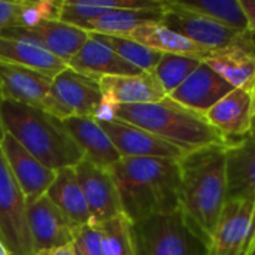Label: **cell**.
I'll return each mask as SVG.
<instances>
[{
  "label": "cell",
  "mask_w": 255,
  "mask_h": 255,
  "mask_svg": "<svg viewBox=\"0 0 255 255\" xmlns=\"http://www.w3.org/2000/svg\"><path fill=\"white\" fill-rule=\"evenodd\" d=\"M109 172L131 223L179 211V161L124 157Z\"/></svg>",
  "instance_id": "cell-1"
},
{
  "label": "cell",
  "mask_w": 255,
  "mask_h": 255,
  "mask_svg": "<svg viewBox=\"0 0 255 255\" xmlns=\"http://www.w3.org/2000/svg\"><path fill=\"white\" fill-rule=\"evenodd\" d=\"M226 149L227 146H208L179 160V211L209 247L227 200Z\"/></svg>",
  "instance_id": "cell-2"
},
{
  "label": "cell",
  "mask_w": 255,
  "mask_h": 255,
  "mask_svg": "<svg viewBox=\"0 0 255 255\" xmlns=\"http://www.w3.org/2000/svg\"><path fill=\"white\" fill-rule=\"evenodd\" d=\"M1 123L33 157L43 166L58 170L75 167L84 154L63 121L40 108L1 100Z\"/></svg>",
  "instance_id": "cell-3"
},
{
  "label": "cell",
  "mask_w": 255,
  "mask_h": 255,
  "mask_svg": "<svg viewBox=\"0 0 255 255\" xmlns=\"http://www.w3.org/2000/svg\"><path fill=\"white\" fill-rule=\"evenodd\" d=\"M117 120L145 128L185 152L208 146H229L205 115L182 106L169 96L157 103L121 105Z\"/></svg>",
  "instance_id": "cell-4"
},
{
  "label": "cell",
  "mask_w": 255,
  "mask_h": 255,
  "mask_svg": "<svg viewBox=\"0 0 255 255\" xmlns=\"http://www.w3.org/2000/svg\"><path fill=\"white\" fill-rule=\"evenodd\" d=\"M134 255H208L209 245L191 229L181 211L131 224Z\"/></svg>",
  "instance_id": "cell-5"
},
{
  "label": "cell",
  "mask_w": 255,
  "mask_h": 255,
  "mask_svg": "<svg viewBox=\"0 0 255 255\" xmlns=\"http://www.w3.org/2000/svg\"><path fill=\"white\" fill-rule=\"evenodd\" d=\"M100 100L99 81L67 67L54 76L40 109L61 121L78 117L93 118Z\"/></svg>",
  "instance_id": "cell-6"
},
{
  "label": "cell",
  "mask_w": 255,
  "mask_h": 255,
  "mask_svg": "<svg viewBox=\"0 0 255 255\" xmlns=\"http://www.w3.org/2000/svg\"><path fill=\"white\" fill-rule=\"evenodd\" d=\"M25 208V199L0 151V238L10 255H36Z\"/></svg>",
  "instance_id": "cell-7"
},
{
  "label": "cell",
  "mask_w": 255,
  "mask_h": 255,
  "mask_svg": "<svg viewBox=\"0 0 255 255\" xmlns=\"http://www.w3.org/2000/svg\"><path fill=\"white\" fill-rule=\"evenodd\" d=\"M161 24L185 36L208 52L224 49L242 40L250 31L241 33L199 13L178 7L172 0H166Z\"/></svg>",
  "instance_id": "cell-8"
},
{
  "label": "cell",
  "mask_w": 255,
  "mask_h": 255,
  "mask_svg": "<svg viewBox=\"0 0 255 255\" xmlns=\"http://www.w3.org/2000/svg\"><path fill=\"white\" fill-rule=\"evenodd\" d=\"M255 238V202L244 197L227 199L209 250L220 254H230L245 250Z\"/></svg>",
  "instance_id": "cell-9"
},
{
  "label": "cell",
  "mask_w": 255,
  "mask_h": 255,
  "mask_svg": "<svg viewBox=\"0 0 255 255\" xmlns=\"http://www.w3.org/2000/svg\"><path fill=\"white\" fill-rule=\"evenodd\" d=\"M75 173L90 211L91 224H100L124 215L120 194L109 169L82 160L75 166Z\"/></svg>",
  "instance_id": "cell-10"
},
{
  "label": "cell",
  "mask_w": 255,
  "mask_h": 255,
  "mask_svg": "<svg viewBox=\"0 0 255 255\" xmlns=\"http://www.w3.org/2000/svg\"><path fill=\"white\" fill-rule=\"evenodd\" d=\"M0 151L25 199V205L46 194L57 170L43 166L7 131L0 142Z\"/></svg>",
  "instance_id": "cell-11"
},
{
  "label": "cell",
  "mask_w": 255,
  "mask_h": 255,
  "mask_svg": "<svg viewBox=\"0 0 255 255\" xmlns=\"http://www.w3.org/2000/svg\"><path fill=\"white\" fill-rule=\"evenodd\" d=\"M25 212L34 254L39 255L54 248L72 245L76 227L46 194L28 203Z\"/></svg>",
  "instance_id": "cell-12"
},
{
  "label": "cell",
  "mask_w": 255,
  "mask_h": 255,
  "mask_svg": "<svg viewBox=\"0 0 255 255\" xmlns=\"http://www.w3.org/2000/svg\"><path fill=\"white\" fill-rule=\"evenodd\" d=\"M106 134L111 137L114 146L120 152L121 158H166L179 161L185 154L184 149L169 143L167 140L152 134L151 131L137 126L114 120L109 123H99Z\"/></svg>",
  "instance_id": "cell-13"
},
{
  "label": "cell",
  "mask_w": 255,
  "mask_h": 255,
  "mask_svg": "<svg viewBox=\"0 0 255 255\" xmlns=\"http://www.w3.org/2000/svg\"><path fill=\"white\" fill-rule=\"evenodd\" d=\"M254 115L255 100L251 87L235 88L226 97H223L205 117L230 145L251 136Z\"/></svg>",
  "instance_id": "cell-14"
},
{
  "label": "cell",
  "mask_w": 255,
  "mask_h": 255,
  "mask_svg": "<svg viewBox=\"0 0 255 255\" xmlns=\"http://www.w3.org/2000/svg\"><path fill=\"white\" fill-rule=\"evenodd\" d=\"M0 34L33 42L66 63L81 49L90 36L85 30L57 19L42 21L33 27H7L0 30Z\"/></svg>",
  "instance_id": "cell-15"
},
{
  "label": "cell",
  "mask_w": 255,
  "mask_h": 255,
  "mask_svg": "<svg viewBox=\"0 0 255 255\" xmlns=\"http://www.w3.org/2000/svg\"><path fill=\"white\" fill-rule=\"evenodd\" d=\"M233 90L235 88L227 81L202 61V64L172 94H169V97L200 115H206Z\"/></svg>",
  "instance_id": "cell-16"
},
{
  "label": "cell",
  "mask_w": 255,
  "mask_h": 255,
  "mask_svg": "<svg viewBox=\"0 0 255 255\" xmlns=\"http://www.w3.org/2000/svg\"><path fill=\"white\" fill-rule=\"evenodd\" d=\"M203 63L214 69L233 88H251L255 81V40L248 33L224 49L209 52Z\"/></svg>",
  "instance_id": "cell-17"
},
{
  "label": "cell",
  "mask_w": 255,
  "mask_h": 255,
  "mask_svg": "<svg viewBox=\"0 0 255 255\" xmlns=\"http://www.w3.org/2000/svg\"><path fill=\"white\" fill-rule=\"evenodd\" d=\"M67 67L97 81L103 76H128L142 73L140 69L121 58L93 34L88 36L81 49L67 61Z\"/></svg>",
  "instance_id": "cell-18"
},
{
  "label": "cell",
  "mask_w": 255,
  "mask_h": 255,
  "mask_svg": "<svg viewBox=\"0 0 255 255\" xmlns=\"http://www.w3.org/2000/svg\"><path fill=\"white\" fill-rule=\"evenodd\" d=\"M54 76L16 66L0 64V99L40 108Z\"/></svg>",
  "instance_id": "cell-19"
},
{
  "label": "cell",
  "mask_w": 255,
  "mask_h": 255,
  "mask_svg": "<svg viewBox=\"0 0 255 255\" xmlns=\"http://www.w3.org/2000/svg\"><path fill=\"white\" fill-rule=\"evenodd\" d=\"M102 96L117 105L157 103L167 97V93L152 72H142L128 76H103L99 79Z\"/></svg>",
  "instance_id": "cell-20"
},
{
  "label": "cell",
  "mask_w": 255,
  "mask_h": 255,
  "mask_svg": "<svg viewBox=\"0 0 255 255\" xmlns=\"http://www.w3.org/2000/svg\"><path fill=\"white\" fill-rule=\"evenodd\" d=\"M64 127L75 139L84 154V160L100 167L109 169L121 160L120 152L114 146L111 137L102 126L91 117H78L63 121Z\"/></svg>",
  "instance_id": "cell-21"
},
{
  "label": "cell",
  "mask_w": 255,
  "mask_h": 255,
  "mask_svg": "<svg viewBox=\"0 0 255 255\" xmlns=\"http://www.w3.org/2000/svg\"><path fill=\"white\" fill-rule=\"evenodd\" d=\"M166 0H58L57 21L82 28L99 16L118 9H160Z\"/></svg>",
  "instance_id": "cell-22"
},
{
  "label": "cell",
  "mask_w": 255,
  "mask_h": 255,
  "mask_svg": "<svg viewBox=\"0 0 255 255\" xmlns=\"http://www.w3.org/2000/svg\"><path fill=\"white\" fill-rule=\"evenodd\" d=\"M227 199L244 197L255 202V137L250 136L226 149Z\"/></svg>",
  "instance_id": "cell-23"
},
{
  "label": "cell",
  "mask_w": 255,
  "mask_h": 255,
  "mask_svg": "<svg viewBox=\"0 0 255 255\" xmlns=\"http://www.w3.org/2000/svg\"><path fill=\"white\" fill-rule=\"evenodd\" d=\"M0 64L27 67L48 75H58L67 69V63L45 48L16 37L0 34Z\"/></svg>",
  "instance_id": "cell-24"
},
{
  "label": "cell",
  "mask_w": 255,
  "mask_h": 255,
  "mask_svg": "<svg viewBox=\"0 0 255 255\" xmlns=\"http://www.w3.org/2000/svg\"><path fill=\"white\" fill-rule=\"evenodd\" d=\"M46 196L75 227L91 224L90 211L82 188L78 182L75 167L58 169L52 185L46 191Z\"/></svg>",
  "instance_id": "cell-25"
},
{
  "label": "cell",
  "mask_w": 255,
  "mask_h": 255,
  "mask_svg": "<svg viewBox=\"0 0 255 255\" xmlns=\"http://www.w3.org/2000/svg\"><path fill=\"white\" fill-rule=\"evenodd\" d=\"M128 39L145 45L149 49L158 51L161 54H176V55H190L203 58L209 54L185 36L170 30L161 22H149L134 28L128 36Z\"/></svg>",
  "instance_id": "cell-26"
},
{
  "label": "cell",
  "mask_w": 255,
  "mask_h": 255,
  "mask_svg": "<svg viewBox=\"0 0 255 255\" xmlns=\"http://www.w3.org/2000/svg\"><path fill=\"white\" fill-rule=\"evenodd\" d=\"M166 4V3H164ZM164 7L160 9H118L108 12L97 19L90 21L82 27L90 34H108L127 37L134 28L149 24L161 22Z\"/></svg>",
  "instance_id": "cell-27"
},
{
  "label": "cell",
  "mask_w": 255,
  "mask_h": 255,
  "mask_svg": "<svg viewBox=\"0 0 255 255\" xmlns=\"http://www.w3.org/2000/svg\"><path fill=\"white\" fill-rule=\"evenodd\" d=\"M178 7L199 13L232 30L248 31L247 16L241 0H172Z\"/></svg>",
  "instance_id": "cell-28"
},
{
  "label": "cell",
  "mask_w": 255,
  "mask_h": 255,
  "mask_svg": "<svg viewBox=\"0 0 255 255\" xmlns=\"http://www.w3.org/2000/svg\"><path fill=\"white\" fill-rule=\"evenodd\" d=\"M96 39L108 45L115 54L121 58L133 64L134 67L140 69L142 72H152L158 61L161 60V52L146 48L142 43H137L128 37L120 36H108V34H93Z\"/></svg>",
  "instance_id": "cell-29"
},
{
  "label": "cell",
  "mask_w": 255,
  "mask_h": 255,
  "mask_svg": "<svg viewBox=\"0 0 255 255\" xmlns=\"http://www.w3.org/2000/svg\"><path fill=\"white\" fill-rule=\"evenodd\" d=\"M202 64L200 58L190 55H176V54H163L161 60L152 70L154 76L158 79L164 91L172 94L199 66Z\"/></svg>",
  "instance_id": "cell-30"
},
{
  "label": "cell",
  "mask_w": 255,
  "mask_h": 255,
  "mask_svg": "<svg viewBox=\"0 0 255 255\" xmlns=\"http://www.w3.org/2000/svg\"><path fill=\"white\" fill-rule=\"evenodd\" d=\"M131 224L126 215L96 224L102 235L103 255H134Z\"/></svg>",
  "instance_id": "cell-31"
},
{
  "label": "cell",
  "mask_w": 255,
  "mask_h": 255,
  "mask_svg": "<svg viewBox=\"0 0 255 255\" xmlns=\"http://www.w3.org/2000/svg\"><path fill=\"white\" fill-rule=\"evenodd\" d=\"M58 0H21L16 27H33L57 18Z\"/></svg>",
  "instance_id": "cell-32"
},
{
  "label": "cell",
  "mask_w": 255,
  "mask_h": 255,
  "mask_svg": "<svg viewBox=\"0 0 255 255\" xmlns=\"http://www.w3.org/2000/svg\"><path fill=\"white\" fill-rule=\"evenodd\" d=\"M75 255H103L102 235L96 224H85L75 229L73 242Z\"/></svg>",
  "instance_id": "cell-33"
},
{
  "label": "cell",
  "mask_w": 255,
  "mask_h": 255,
  "mask_svg": "<svg viewBox=\"0 0 255 255\" xmlns=\"http://www.w3.org/2000/svg\"><path fill=\"white\" fill-rule=\"evenodd\" d=\"M21 0H0V30L18 25Z\"/></svg>",
  "instance_id": "cell-34"
},
{
  "label": "cell",
  "mask_w": 255,
  "mask_h": 255,
  "mask_svg": "<svg viewBox=\"0 0 255 255\" xmlns=\"http://www.w3.org/2000/svg\"><path fill=\"white\" fill-rule=\"evenodd\" d=\"M247 22H248V31L255 36V0H241Z\"/></svg>",
  "instance_id": "cell-35"
},
{
  "label": "cell",
  "mask_w": 255,
  "mask_h": 255,
  "mask_svg": "<svg viewBox=\"0 0 255 255\" xmlns=\"http://www.w3.org/2000/svg\"><path fill=\"white\" fill-rule=\"evenodd\" d=\"M39 255H75L73 247L72 245H66V247H60V248H54L49 251H45Z\"/></svg>",
  "instance_id": "cell-36"
},
{
  "label": "cell",
  "mask_w": 255,
  "mask_h": 255,
  "mask_svg": "<svg viewBox=\"0 0 255 255\" xmlns=\"http://www.w3.org/2000/svg\"><path fill=\"white\" fill-rule=\"evenodd\" d=\"M255 239V238H254ZM254 239H253V242H254ZM253 242L245 248V250H242V251H238V253H230V254H220V253H214V251H211L209 250V254L208 255H248L250 253V250H251V245H253Z\"/></svg>",
  "instance_id": "cell-37"
},
{
  "label": "cell",
  "mask_w": 255,
  "mask_h": 255,
  "mask_svg": "<svg viewBox=\"0 0 255 255\" xmlns=\"http://www.w3.org/2000/svg\"><path fill=\"white\" fill-rule=\"evenodd\" d=\"M0 255H10L9 250H7V247H6V244L3 242V239H1V238H0Z\"/></svg>",
  "instance_id": "cell-38"
},
{
  "label": "cell",
  "mask_w": 255,
  "mask_h": 255,
  "mask_svg": "<svg viewBox=\"0 0 255 255\" xmlns=\"http://www.w3.org/2000/svg\"><path fill=\"white\" fill-rule=\"evenodd\" d=\"M0 103H1V99H0ZM4 133H6V130H4V127H3V123H1V114H0V142H1V139H3V136H4Z\"/></svg>",
  "instance_id": "cell-39"
},
{
  "label": "cell",
  "mask_w": 255,
  "mask_h": 255,
  "mask_svg": "<svg viewBox=\"0 0 255 255\" xmlns=\"http://www.w3.org/2000/svg\"><path fill=\"white\" fill-rule=\"evenodd\" d=\"M253 93H254V100H255V81H254V84H253ZM251 136L255 137V115H254V124H253V133H251Z\"/></svg>",
  "instance_id": "cell-40"
},
{
  "label": "cell",
  "mask_w": 255,
  "mask_h": 255,
  "mask_svg": "<svg viewBox=\"0 0 255 255\" xmlns=\"http://www.w3.org/2000/svg\"><path fill=\"white\" fill-rule=\"evenodd\" d=\"M248 255H255V239H254V242H253V245H251V250H250Z\"/></svg>",
  "instance_id": "cell-41"
}]
</instances>
